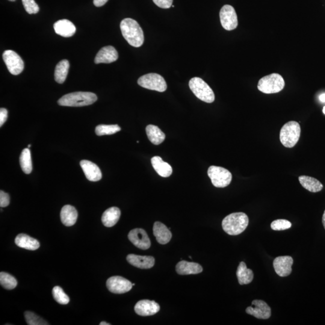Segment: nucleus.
<instances>
[{"instance_id":"obj_22","label":"nucleus","mask_w":325,"mask_h":325,"mask_svg":"<svg viewBox=\"0 0 325 325\" xmlns=\"http://www.w3.org/2000/svg\"><path fill=\"white\" fill-rule=\"evenodd\" d=\"M78 212L75 208L70 205L64 206L62 208L60 218L62 222L66 226H72L76 223Z\"/></svg>"},{"instance_id":"obj_44","label":"nucleus","mask_w":325,"mask_h":325,"mask_svg":"<svg viewBox=\"0 0 325 325\" xmlns=\"http://www.w3.org/2000/svg\"><path fill=\"white\" fill-rule=\"evenodd\" d=\"M323 113L325 114V106L323 108Z\"/></svg>"},{"instance_id":"obj_40","label":"nucleus","mask_w":325,"mask_h":325,"mask_svg":"<svg viewBox=\"0 0 325 325\" xmlns=\"http://www.w3.org/2000/svg\"><path fill=\"white\" fill-rule=\"evenodd\" d=\"M108 1V0H94V4L96 7H102Z\"/></svg>"},{"instance_id":"obj_43","label":"nucleus","mask_w":325,"mask_h":325,"mask_svg":"<svg viewBox=\"0 0 325 325\" xmlns=\"http://www.w3.org/2000/svg\"><path fill=\"white\" fill-rule=\"evenodd\" d=\"M100 325H110V324L107 323V322H102L100 324Z\"/></svg>"},{"instance_id":"obj_12","label":"nucleus","mask_w":325,"mask_h":325,"mask_svg":"<svg viewBox=\"0 0 325 325\" xmlns=\"http://www.w3.org/2000/svg\"><path fill=\"white\" fill-rule=\"evenodd\" d=\"M247 314L253 316L258 319H268L271 316V308L266 303L262 300H254L252 306L248 307L246 310Z\"/></svg>"},{"instance_id":"obj_29","label":"nucleus","mask_w":325,"mask_h":325,"mask_svg":"<svg viewBox=\"0 0 325 325\" xmlns=\"http://www.w3.org/2000/svg\"><path fill=\"white\" fill-rule=\"evenodd\" d=\"M70 66L68 60H62L59 62L55 69L54 78L56 82L59 84H64L68 74Z\"/></svg>"},{"instance_id":"obj_32","label":"nucleus","mask_w":325,"mask_h":325,"mask_svg":"<svg viewBox=\"0 0 325 325\" xmlns=\"http://www.w3.org/2000/svg\"><path fill=\"white\" fill-rule=\"evenodd\" d=\"M120 131V127L118 125H99L96 128V134L99 136L114 134Z\"/></svg>"},{"instance_id":"obj_8","label":"nucleus","mask_w":325,"mask_h":325,"mask_svg":"<svg viewBox=\"0 0 325 325\" xmlns=\"http://www.w3.org/2000/svg\"><path fill=\"white\" fill-rule=\"evenodd\" d=\"M208 174L216 188H226L232 182V173L222 167L212 166L208 168Z\"/></svg>"},{"instance_id":"obj_28","label":"nucleus","mask_w":325,"mask_h":325,"mask_svg":"<svg viewBox=\"0 0 325 325\" xmlns=\"http://www.w3.org/2000/svg\"><path fill=\"white\" fill-rule=\"evenodd\" d=\"M146 132L148 138L150 142L158 146L164 142L165 140V134L158 126L149 125L146 126Z\"/></svg>"},{"instance_id":"obj_6","label":"nucleus","mask_w":325,"mask_h":325,"mask_svg":"<svg viewBox=\"0 0 325 325\" xmlns=\"http://www.w3.org/2000/svg\"><path fill=\"white\" fill-rule=\"evenodd\" d=\"M189 88L198 98L206 103L214 102L215 100L214 92L208 84L199 78H192L189 82Z\"/></svg>"},{"instance_id":"obj_34","label":"nucleus","mask_w":325,"mask_h":325,"mask_svg":"<svg viewBox=\"0 0 325 325\" xmlns=\"http://www.w3.org/2000/svg\"><path fill=\"white\" fill-rule=\"evenodd\" d=\"M25 318L26 324L28 325H48L47 322L39 316L31 312H25Z\"/></svg>"},{"instance_id":"obj_41","label":"nucleus","mask_w":325,"mask_h":325,"mask_svg":"<svg viewBox=\"0 0 325 325\" xmlns=\"http://www.w3.org/2000/svg\"><path fill=\"white\" fill-rule=\"evenodd\" d=\"M319 100L321 102H325V94H320V96H319Z\"/></svg>"},{"instance_id":"obj_2","label":"nucleus","mask_w":325,"mask_h":325,"mask_svg":"<svg viewBox=\"0 0 325 325\" xmlns=\"http://www.w3.org/2000/svg\"><path fill=\"white\" fill-rule=\"evenodd\" d=\"M249 224V218L244 212H234L224 218L222 226L228 234L238 236L246 229Z\"/></svg>"},{"instance_id":"obj_9","label":"nucleus","mask_w":325,"mask_h":325,"mask_svg":"<svg viewBox=\"0 0 325 325\" xmlns=\"http://www.w3.org/2000/svg\"><path fill=\"white\" fill-rule=\"evenodd\" d=\"M2 58L8 70L14 76L19 75L24 68V64L20 56L12 50H6L2 54Z\"/></svg>"},{"instance_id":"obj_37","label":"nucleus","mask_w":325,"mask_h":325,"mask_svg":"<svg viewBox=\"0 0 325 325\" xmlns=\"http://www.w3.org/2000/svg\"><path fill=\"white\" fill-rule=\"evenodd\" d=\"M10 195L5 193L4 192L1 190L0 192V206H1V208H6V206L10 205Z\"/></svg>"},{"instance_id":"obj_19","label":"nucleus","mask_w":325,"mask_h":325,"mask_svg":"<svg viewBox=\"0 0 325 325\" xmlns=\"http://www.w3.org/2000/svg\"><path fill=\"white\" fill-rule=\"evenodd\" d=\"M153 233L156 241L160 244H167L172 238V233H171L170 228H168L165 224L160 222H156L154 224Z\"/></svg>"},{"instance_id":"obj_18","label":"nucleus","mask_w":325,"mask_h":325,"mask_svg":"<svg viewBox=\"0 0 325 325\" xmlns=\"http://www.w3.org/2000/svg\"><path fill=\"white\" fill-rule=\"evenodd\" d=\"M80 166L88 180L90 182L100 181L102 178V173L98 166L88 160H82Z\"/></svg>"},{"instance_id":"obj_15","label":"nucleus","mask_w":325,"mask_h":325,"mask_svg":"<svg viewBox=\"0 0 325 325\" xmlns=\"http://www.w3.org/2000/svg\"><path fill=\"white\" fill-rule=\"evenodd\" d=\"M160 307L158 304L154 300H142L136 304L134 311L136 314L141 316H152L158 313Z\"/></svg>"},{"instance_id":"obj_33","label":"nucleus","mask_w":325,"mask_h":325,"mask_svg":"<svg viewBox=\"0 0 325 325\" xmlns=\"http://www.w3.org/2000/svg\"><path fill=\"white\" fill-rule=\"evenodd\" d=\"M52 292L54 299L58 304H62V305H66L70 302V298L65 294L60 286H54L52 289Z\"/></svg>"},{"instance_id":"obj_31","label":"nucleus","mask_w":325,"mask_h":325,"mask_svg":"<svg viewBox=\"0 0 325 325\" xmlns=\"http://www.w3.org/2000/svg\"><path fill=\"white\" fill-rule=\"evenodd\" d=\"M0 284L6 289L12 290L16 288L18 282L16 278L11 274L2 272L0 273Z\"/></svg>"},{"instance_id":"obj_4","label":"nucleus","mask_w":325,"mask_h":325,"mask_svg":"<svg viewBox=\"0 0 325 325\" xmlns=\"http://www.w3.org/2000/svg\"><path fill=\"white\" fill-rule=\"evenodd\" d=\"M300 126L296 121H290L282 127L280 131V138L282 146L292 148L296 146L300 140Z\"/></svg>"},{"instance_id":"obj_5","label":"nucleus","mask_w":325,"mask_h":325,"mask_svg":"<svg viewBox=\"0 0 325 325\" xmlns=\"http://www.w3.org/2000/svg\"><path fill=\"white\" fill-rule=\"evenodd\" d=\"M285 86V82L279 74H271L260 80L257 86L258 90L266 94H276L282 91Z\"/></svg>"},{"instance_id":"obj_42","label":"nucleus","mask_w":325,"mask_h":325,"mask_svg":"<svg viewBox=\"0 0 325 325\" xmlns=\"http://www.w3.org/2000/svg\"><path fill=\"white\" fill-rule=\"evenodd\" d=\"M322 223H323L325 229V210L324 212V214H323V217H322Z\"/></svg>"},{"instance_id":"obj_30","label":"nucleus","mask_w":325,"mask_h":325,"mask_svg":"<svg viewBox=\"0 0 325 325\" xmlns=\"http://www.w3.org/2000/svg\"><path fill=\"white\" fill-rule=\"evenodd\" d=\"M20 165L23 172L26 174H30L32 171V162L30 150L28 148L24 150L20 154Z\"/></svg>"},{"instance_id":"obj_1","label":"nucleus","mask_w":325,"mask_h":325,"mask_svg":"<svg viewBox=\"0 0 325 325\" xmlns=\"http://www.w3.org/2000/svg\"><path fill=\"white\" fill-rule=\"evenodd\" d=\"M120 28L124 38L130 46L138 48L143 45L144 32L136 20L132 18L124 19L120 22Z\"/></svg>"},{"instance_id":"obj_14","label":"nucleus","mask_w":325,"mask_h":325,"mask_svg":"<svg viewBox=\"0 0 325 325\" xmlns=\"http://www.w3.org/2000/svg\"><path fill=\"white\" fill-rule=\"evenodd\" d=\"M294 259L290 256H280L274 260V268L277 274L280 276H289L292 271Z\"/></svg>"},{"instance_id":"obj_11","label":"nucleus","mask_w":325,"mask_h":325,"mask_svg":"<svg viewBox=\"0 0 325 325\" xmlns=\"http://www.w3.org/2000/svg\"><path fill=\"white\" fill-rule=\"evenodd\" d=\"M108 290L115 294H123L131 290L132 284L123 277L115 276L110 277L107 280Z\"/></svg>"},{"instance_id":"obj_7","label":"nucleus","mask_w":325,"mask_h":325,"mask_svg":"<svg viewBox=\"0 0 325 325\" xmlns=\"http://www.w3.org/2000/svg\"><path fill=\"white\" fill-rule=\"evenodd\" d=\"M138 84L147 90L164 92L167 90V84L164 78L155 73L148 74L138 79Z\"/></svg>"},{"instance_id":"obj_45","label":"nucleus","mask_w":325,"mask_h":325,"mask_svg":"<svg viewBox=\"0 0 325 325\" xmlns=\"http://www.w3.org/2000/svg\"><path fill=\"white\" fill-rule=\"evenodd\" d=\"M8 1H10V2H14V1H16V0H8Z\"/></svg>"},{"instance_id":"obj_46","label":"nucleus","mask_w":325,"mask_h":325,"mask_svg":"<svg viewBox=\"0 0 325 325\" xmlns=\"http://www.w3.org/2000/svg\"><path fill=\"white\" fill-rule=\"evenodd\" d=\"M30 146H31V144H28V148H30Z\"/></svg>"},{"instance_id":"obj_39","label":"nucleus","mask_w":325,"mask_h":325,"mask_svg":"<svg viewBox=\"0 0 325 325\" xmlns=\"http://www.w3.org/2000/svg\"><path fill=\"white\" fill-rule=\"evenodd\" d=\"M8 117V112L6 109L2 108L0 109V126H2L6 122Z\"/></svg>"},{"instance_id":"obj_21","label":"nucleus","mask_w":325,"mask_h":325,"mask_svg":"<svg viewBox=\"0 0 325 325\" xmlns=\"http://www.w3.org/2000/svg\"><path fill=\"white\" fill-rule=\"evenodd\" d=\"M202 266L196 262L181 261L176 266V272L182 276L198 274L202 273Z\"/></svg>"},{"instance_id":"obj_36","label":"nucleus","mask_w":325,"mask_h":325,"mask_svg":"<svg viewBox=\"0 0 325 325\" xmlns=\"http://www.w3.org/2000/svg\"><path fill=\"white\" fill-rule=\"evenodd\" d=\"M22 2L25 10L28 14H36L39 12L40 8L34 0H22Z\"/></svg>"},{"instance_id":"obj_38","label":"nucleus","mask_w":325,"mask_h":325,"mask_svg":"<svg viewBox=\"0 0 325 325\" xmlns=\"http://www.w3.org/2000/svg\"><path fill=\"white\" fill-rule=\"evenodd\" d=\"M158 7L162 8H169L172 6L173 0H152Z\"/></svg>"},{"instance_id":"obj_24","label":"nucleus","mask_w":325,"mask_h":325,"mask_svg":"<svg viewBox=\"0 0 325 325\" xmlns=\"http://www.w3.org/2000/svg\"><path fill=\"white\" fill-rule=\"evenodd\" d=\"M14 242L18 246L30 250H35L40 247L39 242L24 234L18 235Z\"/></svg>"},{"instance_id":"obj_35","label":"nucleus","mask_w":325,"mask_h":325,"mask_svg":"<svg viewBox=\"0 0 325 325\" xmlns=\"http://www.w3.org/2000/svg\"><path fill=\"white\" fill-rule=\"evenodd\" d=\"M291 226L290 222L285 220H276L271 224V228L274 231H283L290 228Z\"/></svg>"},{"instance_id":"obj_25","label":"nucleus","mask_w":325,"mask_h":325,"mask_svg":"<svg viewBox=\"0 0 325 325\" xmlns=\"http://www.w3.org/2000/svg\"><path fill=\"white\" fill-rule=\"evenodd\" d=\"M120 216V208L113 206L104 212L102 216V222L106 227H112L117 224Z\"/></svg>"},{"instance_id":"obj_27","label":"nucleus","mask_w":325,"mask_h":325,"mask_svg":"<svg viewBox=\"0 0 325 325\" xmlns=\"http://www.w3.org/2000/svg\"><path fill=\"white\" fill-rule=\"evenodd\" d=\"M236 274L240 285L248 284L252 282L254 279L252 270L248 268L246 264L244 262L239 264Z\"/></svg>"},{"instance_id":"obj_3","label":"nucleus","mask_w":325,"mask_h":325,"mask_svg":"<svg viewBox=\"0 0 325 325\" xmlns=\"http://www.w3.org/2000/svg\"><path fill=\"white\" fill-rule=\"evenodd\" d=\"M96 94L87 92H76L65 94L58 100V104L68 107H82L94 104L96 102Z\"/></svg>"},{"instance_id":"obj_17","label":"nucleus","mask_w":325,"mask_h":325,"mask_svg":"<svg viewBox=\"0 0 325 325\" xmlns=\"http://www.w3.org/2000/svg\"><path fill=\"white\" fill-rule=\"evenodd\" d=\"M126 260L130 264L142 270L152 268L155 264V259L152 256H141L129 254L126 256Z\"/></svg>"},{"instance_id":"obj_16","label":"nucleus","mask_w":325,"mask_h":325,"mask_svg":"<svg viewBox=\"0 0 325 325\" xmlns=\"http://www.w3.org/2000/svg\"><path fill=\"white\" fill-rule=\"evenodd\" d=\"M118 56L116 50L112 46H106L103 47L97 53L94 58V63L99 64H110L118 60Z\"/></svg>"},{"instance_id":"obj_23","label":"nucleus","mask_w":325,"mask_h":325,"mask_svg":"<svg viewBox=\"0 0 325 325\" xmlns=\"http://www.w3.org/2000/svg\"><path fill=\"white\" fill-rule=\"evenodd\" d=\"M152 164L154 169L160 176L166 178V177H169L172 175V167L168 162L162 160L160 156H154L152 158Z\"/></svg>"},{"instance_id":"obj_26","label":"nucleus","mask_w":325,"mask_h":325,"mask_svg":"<svg viewBox=\"0 0 325 325\" xmlns=\"http://www.w3.org/2000/svg\"><path fill=\"white\" fill-rule=\"evenodd\" d=\"M299 181L304 188L312 193L320 192L324 188L323 184L318 180L313 177L302 176L299 177Z\"/></svg>"},{"instance_id":"obj_10","label":"nucleus","mask_w":325,"mask_h":325,"mask_svg":"<svg viewBox=\"0 0 325 325\" xmlns=\"http://www.w3.org/2000/svg\"><path fill=\"white\" fill-rule=\"evenodd\" d=\"M222 26L226 30L232 31L238 26V18L234 8L230 5H224L220 13Z\"/></svg>"},{"instance_id":"obj_13","label":"nucleus","mask_w":325,"mask_h":325,"mask_svg":"<svg viewBox=\"0 0 325 325\" xmlns=\"http://www.w3.org/2000/svg\"><path fill=\"white\" fill-rule=\"evenodd\" d=\"M128 238L134 246L140 250H146L150 246V239L143 229L136 228L132 230L129 232Z\"/></svg>"},{"instance_id":"obj_20","label":"nucleus","mask_w":325,"mask_h":325,"mask_svg":"<svg viewBox=\"0 0 325 325\" xmlns=\"http://www.w3.org/2000/svg\"><path fill=\"white\" fill-rule=\"evenodd\" d=\"M54 29L56 34L62 37L69 38L76 34L74 24L68 20H61L54 23Z\"/></svg>"}]
</instances>
